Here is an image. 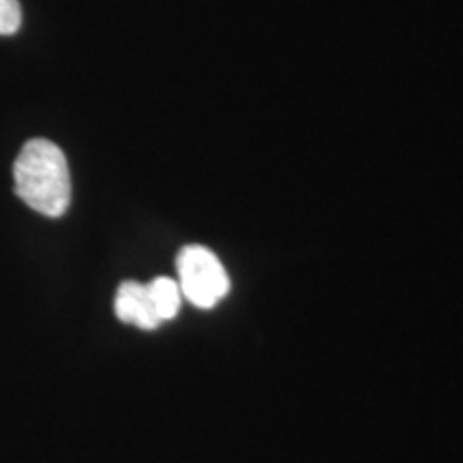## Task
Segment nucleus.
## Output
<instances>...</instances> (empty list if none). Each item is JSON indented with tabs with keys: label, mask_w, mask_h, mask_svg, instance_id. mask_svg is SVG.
Wrapping results in <instances>:
<instances>
[{
	"label": "nucleus",
	"mask_w": 463,
	"mask_h": 463,
	"mask_svg": "<svg viewBox=\"0 0 463 463\" xmlns=\"http://www.w3.org/2000/svg\"><path fill=\"white\" fill-rule=\"evenodd\" d=\"M15 194L43 217L65 215L71 202V174L65 153L54 142L34 137L26 142L14 165Z\"/></svg>",
	"instance_id": "f257e3e1"
},
{
	"label": "nucleus",
	"mask_w": 463,
	"mask_h": 463,
	"mask_svg": "<svg viewBox=\"0 0 463 463\" xmlns=\"http://www.w3.org/2000/svg\"><path fill=\"white\" fill-rule=\"evenodd\" d=\"M176 270L183 298L200 309H213L230 292V277L211 249L202 245L181 249Z\"/></svg>",
	"instance_id": "f03ea898"
},
{
	"label": "nucleus",
	"mask_w": 463,
	"mask_h": 463,
	"mask_svg": "<svg viewBox=\"0 0 463 463\" xmlns=\"http://www.w3.org/2000/svg\"><path fill=\"white\" fill-rule=\"evenodd\" d=\"M114 314L120 322L133 324L142 331H155L161 324L153 300H150L148 286H142L137 281H125L118 288L114 298Z\"/></svg>",
	"instance_id": "7ed1b4c3"
},
{
	"label": "nucleus",
	"mask_w": 463,
	"mask_h": 463,
	"mask_svg": "<svg viewBox=\"0 0 463 463\" xmlns=\"http://www.w3.org/2000/svg\"><path fill=\"white\" fill-rule=\"evenodd\" d=\"M148 294L161 322H167L178 316V311H181V303H183V292L176 279H170V277H157V279L148 283Z\"/></svg>",
	"instance_id": "20e7f679"
},
{
	"label": "nucleus",
	"mask_w": 463,
	"mask_h": 463,
	"mask_svg": "<svg viewBox=\"0 0 463 463\" xmlns=\"http://www.w3.org/2000/svg\"><path fill=\"white\" fill-rule=\"evenodd\" d=\"M22 26V7L17 0H0V34H14Z\"/></svg>",
	"instance_id": "39448f33"
}]
</instances>
